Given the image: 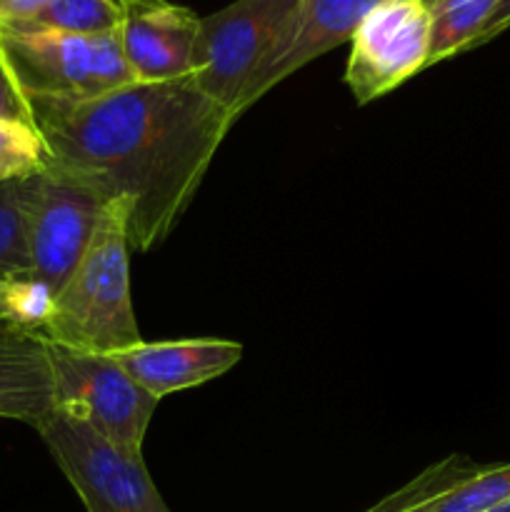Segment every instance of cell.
<instances>
[{
	"label": "cell",
	"instance_id": "24",
	"mask_svg": "<svg viewBox=\"0 0 510 512\" xmlns=\"http://www.w3.org/2000/svg\"><path fill=\"white\" fill-rule=\"evenodd\" d=\"M488 512H510V500H505V503H500L498 508H493V510H488Z\"/></svg>",
	"mask_w": 510,
	"mask_h": 512
},
{
	"label": "cell",
	"instance_id": "4",
	"mask_svg": "<svg viewBox=\"0 0 510 512\" xmlns=\"http://www.w3.org/2000/svg\"><path fill=\"white\" fill-rule=\"evenodd\" d=\"M0 58L23 100H88L133 83L120 30L105 35L0 33Z\"/></svg>",
	"mask_w": 510,
	"mask_h": 512
},
{
	"label": "cell",
	"instance_id": "20",
	"mask_svg": "<svg viewBox=\"0 0 510 512\" xmlns=\"http://www.w3.org/2000/svg\"><path fill=\"white\" fill-rule=\"evenodd\" d=\"M0 118L30 120L23 95H20V90L15 88L13 78H10L8 68H5V63H3V58H0Z\"/></svg>",
	"mask_w": 510,
	"mask_h": 512
},
{
	"label": "cell",
	"instance_id": "10",
	"mask_svg": "<svg viewBox=\"0 0 510 512\" xmlns=\"http://www.w3.org/2000/svg\"><path fill=\"white\" fill-rule=\"evenodd\" d=\"M130 378L143 385L153 398L163 400L180 390L198 388L220 378L243 358V345L218 338L165 340L140 343L115 355Z\"/></svg>",
	"mask_w": 510,
	"mask_h": 512
},
{
	"label": "cell",
	"instance_id": "8",
	"mask_svg": "<svg viewBox=\"0 0 510 512\" xmlns=\"http://www.w3.org/2000/svg\"><path fill=\"white\" fill-rule=\"evenodd\" d=\"M105 205L80 185L40 173L28 218L30 275L60 293L83 260Z\"/></svg>",
	"mask_w": 510,
	"mask_h": 512
},
{
	"label": "cell",
	"instance_id": "11",
	"mask_svg": "<svg viewBox=\"0 0 510 512\" xmlns=\"http://www.w3.org/2000/svg\"><path fill=\"white\" fill-rule=\"evenodd\" d=\"M55 410V385L43 335L0 325V418L38 430Z\"/></svg>",
	"mask_w": 510,
	"mask_h": 512
},
{
	"label": "cell",
	"instance_id": "5",
	"mask_svg": "<svg viewBox=\"0 0 510 512\" xmlns=\"http://www.w3.org/2000/svg\"><path fill=\"white\" fill-rule=\"evenodd\" d=\"M85 512H170L143 453L118 448L85 420L55 408L38 428Z\"/></svg>",
	"mask_w": 510,
	"mask_h": 512
},
{
	"label": "cell",
	"instance_id": "21",
	"mask_svg": "<svg viewBox=\"0 0 510 512\" xmlns=\"http://www.w3.org/2000/svg\"><path fill=\"white\" fill-rule=\"evenodd\" d=\"M53 0H0V28L13 23H23V20L38 15L45 5Z\"/></svg>",
	"mask_w": 510,
	"mask_h": 512
},
{
	"label": "cell",
	"instance_id": "7",
	"mask_svg": "<svg viewBox=\"0 0 510 512\" xmlns=\"http://www.w3.org/2000/svg\"><path fill=\"white\" fill-rule=\"evenodd\" d=\"M433 23L425 0H380L355 28L345 85L368 105L428 68Z\"/></svg>",
	"mask_w": 510,
	"mask_h": 512
},
{
	"label": "cell",
	"instance_id": "2",
	"mask_svg": "<svg viewBox=\"0 0 510 512\" xmlns=\"http://www.w3.org/2000/svg\"><path fill=\"white\" fill-rule=\"evenodd\" d=\"M130 250L123 205L108 203L83 260L55 295L45 340L103 355L145 343L130 293Z\"/></svg>",
	"mask_w": 510,
	"mask_h": 512
},
{
	"label": "cell",
	"instance_id": "9",
	"mask_svg": "<svg viewBox=\"0 0 510 512\" xmlns=\"http://www.w3.org/2000/svg\"><path fill=\"white\" fill-rule=\"evenodd\" d=\"M200 18L183 5L153 0L125 13L120 25L123 53L133 80L188 78L193 73V48Z\"/></svg>",
	"mask_w": 510,
	"mask_h": 512
},
{
	"label": "cell",
	"instance_id": "12",
	"mask_svg": "<svg viewBox=\"0 0 510 512\" xmlns=\"http://www.w3.org/2000/svg\"><path fill=\"white\" fill-rule=\"evenodd\" d=\"M378 3L380 0H300L288 48L280 55L278 63L268 70V75L260 80L253 103H258L268 90L313 63L315 58L348 43L360 20Z\"/></svg>",
	"mask_w": 510,
	"mask_h": 512
},
{
	"label": "cell",
	"instance_id": "14",
	"mask_svg": "<svg viewBox=\"0 0 510 512\" xmlns=\"http://www.w3.org/2000/svg\"><path fill=\"white\" fill-rule=\"evenodd\" d=\"M125 10L108 0H53L38 15L0 28V33H30V30H55L70 35H105L120 30Z\"/></svg>",
	"mask_w": 510,
	"mask_h": 512
},
{
	"label": "cell",
	"instance_id": "25",
	"mask_svg": "<svg viewBox=\"0 0 510 512\" xmlns=\"http://www.w3.org/2000/svg\"><path fill=\"white\" fill-rule=\"evenodd\" d=\"M0 325H8V323H5V318H3V310H0ZM15 330H18V328H15Z\"/></svg>",
	"mask_w": 510,
	"mask_h": 512
},
{
	"label": "cell",
	"instance_id": "16",
	"mask_svg": "<svg viewBox=\"0 0 510 512\" xmlns=\"http://www.w3.org/2000/svg\"><path fill=\"white\" fill-rule=\"evenodd\" d=\"M505 500H510V463L478 465L458 485L410 512H488Z\"/></svg>",
	"mask_w": 510,
	"mask_h": 512
},
{
	"label": "cell",
	"instance_id": "19",
	"mask_svg": "<svg viewBox=\"0 0 510 512\" xmlns=\"http://www.w3.org/2000/svg\"><path fill=\"white\" fill-rule=\"evenodd\" d=\"M48 153L35 125L23 118H0V183L45 173Z\"/></svg>",
	"mask_w": 510,
	"mask_h": 512
},
{
	"label": "cell",
	"instance_id": "18",
	"mask_svg": "<svg viewBox=\"0 0 510 512\" xmlns=\"http://www.w3.org/2000/svg\"><path fill=\"white\" fill-rule=\"evenodd\" d=\"M478 465L470 463V460L453 455V458L440 460L438 465H430L428 470L413 478L410 483H405L403 488L395 490V493L385 495L383 500L368 508L365 512H410L413 508H420L428 500L438 498L440 493L450 490L453 485H458L460 480L468 478L470 473H475Z\"/></svg>",
	"mask_w": 510,
	"mask_h": 512
},
{
	"label": "cell",
	"instance_id": "13",
	"mask_svg": "<svg viewBox=\"0 0 510 512\" xmlns=\"http://www.w3.org/2000/svg\"><path fill=\"white\" fill-rule=\"evenodd\" d=\"M433 23V38H430V65L440 60L455 58L468 53L470 43L478 38L483 25L488 23L490 13L498 0H425Z\"/></svg>",
	"mask_w": 510,
	"mask_h": 512
},
{
	"label": "cell",
	"instance_id": "15",
	"mask_svg": "<svg viewBox=\"0 0 510 512\" xmlns=\"http://www.w3.org/2000/svg\"><path fill=\"white\" fill-rule=\"evenodd\" d=\"M38 175L0 183V280L30 273L28 218Z\"/></svg>",
	"mask_w": 510,
	"mask_h": 512
},
{
	"label": "cell",
	"instance_id": "1",
	"mask_svg": "<svg viewBox=\"0 0 510 512\" xmlns=\"http://www.w3.org/2000/svg\"><path fill=\"white\" fill-rule=\"evenodd\" d=\"M48 173L125 210L130 248H158L200 190L235 118L190 78L133 83L88 100L25 98Z\"/></svg>",
	"mask_w": 510,
	"mask_h": 512
},
{
	"label": "cell",
	"instance_id": "22",
	"mask_svg": "<svg viewBox=\"0 0 510 512\" xmlns=\"http://www.w3.org/2000/svg\"><path fill=\"white\" fill-rule=\"evenodd\" d=\"M508 28H510V0H498L495 10L490 13L488 23L483 25V30L478 33V38L470 43V50H475V48H480V45L490 43V40L498 38V35L505 33Z\"/></svg>",
	"mask_w": 510,
	"mask_h": 512
},
{
	"label": "cell",
	"instance_id": "23",
	"mask_svg": "<svg viewBox=\"0 0 510 512\" xmlns=\"http://www.w3.org/2000/svg\"><path fill=\"white\" fill-rule=\"evenodd\" d=\"M108 3L118 5V8H123L125 13H128V10H133V8H140V5H148V3H153V0H108Z\"/></svg>",
	"mask_w": 510,
	"mask_h": 512
},
{
	"label": "cell",
	"instance_id": "17",
	"mask_svg": "<svg viewBox=\"0 0 510 512\" xmlns=\"http://www.w3.org/2000/svg\"><path fill=\"white\" fill-rule=\"evenodd\" d=\"M0 310L10 328L43 335L55 310V293L33 275L0 280Z\"/></svg>",
	"mask_w": 510,
	"mask_h": 512
},
{
	"label": "cell",
	"instance_id": "3",
	"mask_svg": "<svg viewBox=\"0 0 510 512\" xmlns=\"http://www.w3.org/2000/svg\"><path fill=\"white\" fill-rule=\"evenodd\" d=\"M300 0H235L200 18L193 73L200 90L240 118L288 48Z\"/></svg>",
	"mask_w": 510,
	"mask_h": 512
},
{
	"label": "cell",
	"instance_id": "6",
	"mask_svg": "<svg viewBox=\"0 0 510 512\" xmlns=\"http://www.w3.org/2000/svg\"><path fill=\"white\" fill-rule=\"evenodd\" d=\"M48 343L55 408L85 420L105 440L130 453H143L160 400L135 383L115 355L83 353Z\"/></svg>",
	"mask_w": 510,
	"mask_h": 512
}]
</instances>
